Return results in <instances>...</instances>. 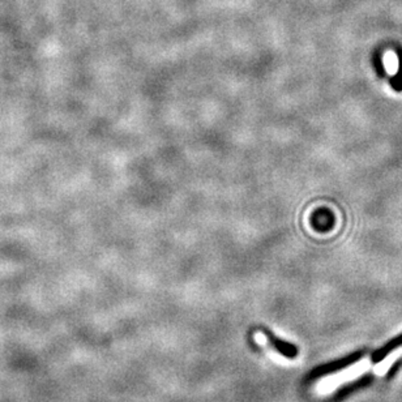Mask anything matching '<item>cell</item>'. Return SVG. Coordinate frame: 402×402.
Instances as JSON below:
<instances>
[{"label":"cell","mask_w":402,"mask_h":402,"mask_svg":"<svg viewBox=\"0 0 402 402\" xmlns=\"http://www.w3.org/2000/svg\"><path fill=\"white\" fill-rule=\"evenodd\" d=\"M364 355H366V352L361 350V352H355V353L350 354V355H347L345 358H341L338 361H333V362L323 364L320 367H316L314 371L311 373V375H310V378L316 379V378H323V376L329 375V373L343 371L345 368H349L350 366H353L354 363L359 362Z\"/></svg>","instance_id":"6da1fadb"},{"label":"cell","mask_w":402,"mask_h":402,"mask_svg":"<svg viewBox=\"0 0 402 402\" xmlns=\"http://www.w3.org/2000/svg\"><path fill=\"white\" fill-rule=\"evenodd\" d=\"M402 346V333L393 337L392 340H389L388 343H385L382 347L376 349L371 355V362L373 364L382 362L389 354L393 353L396 349L401 347Z\"/></svg>","instance_id":"7a4b0ae2"},{"label":"cell","mask_w":402,"mask_h":402,"mask_svg":"<svg viewBox=\"0 0 402 402\" xmlns=\"http://www.w3.org/2000/svg\"><path fill=\"white\" fill-rule=\"evenodd\" d=\"M266 337L269 338V341H271V343L273 345V347H275V350H278L280 353L285 354L286 357L293 358V357H295V355L298 354V350H296V347H295V346L290 345V343L281 341L280 338H277V337H275L273 334L268 333L266 334Z\"/></svg>","instance_id":"3957f363"},{"label":"cell","mask_w":402,"mask_h":402,"mask_svg":"<svg viewBox=\"0 0 402 402\" xmlns=\"http://www.w3.org/2000/svg\"><path fill=\"white\" fill-rule=\"evenodd\" d=\"M397 58H399V69L397 73L389 79V84L394 92L401 93L402 92V48H396Z\"/></svg>","instance_id":"277c9868"},{"label":"cell","mask_w":402,"mask_h":402,"mask_svg":"<svg viewBox=\"0 0 402 402\" xmlns=\"http://www.w3.org/2000/svg\"><path fill=\"white\" fill-rule=\"evenodd\" d=\"M373 66H375V69H376V73H378V76L380 78V79H384L385 78V69H384V66H382V55H380V52H375V55H373Z\"/></svg>","instance_id":"5b68a950"}]
</instances>
